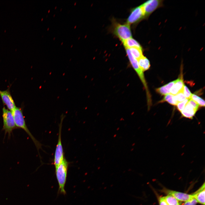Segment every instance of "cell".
Listing matches in <instances>:
<instances>
[{
	"label": "cell",
	"instance_id": "cell-26",
	"mask_svg": "<svg viewBox=\"0 0 205 205\" xmlns=\"http://www.w3.org/2000/svg\"><path fill=\"white\" fill-rule=\"evenodd\" d=\"M134 149L133 148H132L131 149V150H130V151H133L134 150Z\"/></svg>",
	"mask_w": 205,
	"mask_h": 205
},
{
	"label": "cell",
	"instance_id": "cell-10",
	"mask_svg": "<svg viewBox=\"0 0 205 205\" xmlns=\"http://www.w3.org/2000/svg\"><path fill=\"white\" fill-rule=\"evenodd\" d=\"M166 192L168 194L173 196L177 200L181 201H186L194 198L192 194L169 190H166Z\"/></svg>",
	"mask_w": 205,
	"mask_h": 205
},
{
	"label": "cell",
	"instance_id": "cell-25",
	"mask_svg": "<svg viewBox=\"0 0 205 205\" xmlns=\"http://www.w3.org/2000/svg\"><path fill=\"white\" fill-rule=\"evenodd\" d=\"M116 134H114V135L113 137H114V138H115V137H116Z\"/></svg>",
	"mask_w": 205,
	"mask_h": 205
},
{
	"label": "cell",
	"instance_id": "cell-6",
	"mask_svg": "<svg viewBox=\"0 0 205 205\" xmlns=\"http://www.w3.org/2000/svg\"><path fill=\"white\" fill-rule=\"evenodd\" d=\"M162 0H149L142 4L144 13V19H147L151 14L162 6Z\"/></svg>",
	"mask_w": 205,
	"mask_h": 205
},
{
	"label": "cell",
	"instance_id": "cell-4",
	"mask_svg": "<svg viewBox=\"0 0 205 205\" xmlns=\"http://www.w3.org/2000/svg\"><path fill=\"white\" fill-rule=\"evenodd\" d=\"M3 129L5 133L10 135L12 131L17 128L12 112L4 107L3 108Z\"/></svg>",
	"mask_w": 205,
	"mask_h": 205
},
{
	"label": "cell",
	"instance_id": "cell-24",
	"mask_svg": "<svg viewBox=\"0 0 205 205\" xmlns=\"http://www.w3.org/2000/svg\"><path fill=\"white\" fill-rule=\"evenodd\" d=\"M160 205H168L165 199V197H161L159 198Z\"/></svg>",
	"mask_w": 205,
	"mask_h": 205
},
{
	"label": "cell",
	"instance_id": "cell-1",
	"mask_svg": "<svg viewBox=\"0 0 205 205\" xmlns=\"http://www.w3.org/2000/svg\"><path fill=\"white\" fill-rule=\"evenodd\" d=\"M68 163L64 158L62 162L55 167L56 174L59 185V192L64 194H65V189Z\"/></svg>",
	"mask_w": 205,
	"mask_h": 205
},
{
	"label": "cell",
	"instance_id": "cell-34",
	"mask_svg": "<svg viewBox=\"0 0 205 205\" xmlns=\"http://www.w3.org/2000/svg\"><path fill=\"white\" fill-rule=\"evenodd\" d=\"M55 38H54V39Z\"/></svg>",
	"mask_w": 205,
	"mask_h": 205
},
{
	"label": "cell",
	"instance_id": "cell-7",
	"mask_svg": "<svg viewBox=\"0 0 205 205\" xmlns=\"http://www.w3.org/2000/svg\"><path fill=\"white\" fill-rule=\"evenodd\" d=\"M144 19V13L142 5L133 9L127 20L126 23L130 25L136 24Z\"/></svg>",
	"mask_w": 205,
	"mask_h": 205
},
{
	"label": "cell",
	"instance_id": "cell-37",
	"mask_svg": "<svg viewBox=\"0 0 205 205\" xmlns=\"http://www.w3.org/2000/svg\"><path fill=\"white\" fill-rule=\"evenodd\" d=\"M79 38H80V37H79V38L78 39H79Z\"/></svg>",
	"mask_w": 205,
	"mask_h": 205
},
{
	"label": "cell",
	"instance_id": "cell-23",
	"mask_svg": "<svg viewBox=\"0 0 205 205\" xmlns=\"http://www.w3.org/2000/svg\"><path fill=\"white\" fill-rule=\"evenodd\" d=\"M197 202L194 198H193L186 201L184 205H195Z\"/></svg>",
	"mask_w": 205,
	"mask_h": 205
},
{
	"label": "cell",
	"instance_id": "cell-22",
	"mask_svg": "<svg viewBox=\"0 0 205 205\" xmlns=\"http://www.w3.org/2000/svg\"><path fill=\"white\" fill-rule=\"evenodd\" d=\"M183 93L186 99H190L192 94L187 87L185 85L184 87Z\"/></svg>",
	"mask_w": 205,
	"mask_h": 205
},
{
	"label": "cell",
	"instance_id": "cell-18",
	"mask_svg": "<svg viewBox=\"0 0 205 205\" xmlns=\"http://www.w3.org/2000/svg\"><path fill=\"white\" fill-rule=\"evenodd\" d=\"M165 197L166 201L168 205H179L178 201L173 196L168 194Z\"/></svg>",
	"mask_w": 205,
	"mask_h": 205
},
{
	"label": "cell",
	"instance_id": "cell-31",
	"mask_svg": "<svg viewBox=\"0 0 205 205\" xmlns=\"http://www.w3.org/2000/svg\"><path fill=\"white\" fill-rule=\"evenodd\" d=\"M50 11V10H49L48 11V12H49Z\"/></svg>",
	"mask_w": 205,
	"mask_h": 205
},
{
	"label": "cell",
	"instance_id": "cell-8",
	"mask_svg": "<svg viewBox=\"0 0 205 205\" xmlns=\"http://www.w3.org/2000/svg\"><path fill=\"white\" fill-rule=\"evenodd\" d=\"M0 96L3 103L9 110L11 112L16 107L9 89L3 91L0 90Z\"/></svg>",
	"mask_w": 205,
	"mask_h": 205
},
{
	"label": "cell",
	"instance_id": "cell-21",
	"mask_svg": "<svg viewBox=\"0 0 205 205\" xmlns=\"http://www.w3.org/2000/svg\"><path fill=\"white\" fill-rule=\"evenodd\" d=\"M189 99H186L184 101L177 103V108L180 112L184 109Z\"/></svg>",
	"mask_w": 205,
	"mask_h": 205
},
{
	"label": "cell",
	"instance_id": "cell-11",
	"mask_svg": "<svg viewBox=\"0 0 205 205\" xmlns=\"http://www.w3.org/2000/svg\"><path fill=\"white\" fill-rule=\"evenodd\" d=\"M197 111L188 102L184 109L181 112L183 117L192 119Z\"/></svg>",
	"mask_w": 205,
	"mask_h": 205
},
{
	"label": "cell",
	"instance_id": "cell-3",
	"mask_svg": "<svg viewBox=\"0 0 205 205\" xmlns=\"http://www.w3.org/2000/svg\"><path fill=\"white\" fill-rule=\"evenodd\" d=\"M113 32L122 42L132 38L130 25L127 23L121 24L116 22H114Z\"/></svg>",
	"mask_w": 205,
	"mask_h": 205
},
{
	"label": "cell",
	"instance_id": "cell-13",
	"mask_svg": "<svg viewBox=\"0 0 205 205\" xmlns=\"http://www.w3.org/2000/svg\"><path fill=\"white\" fill-rule=\"evenodd\" d=\"M175 80L170 82L165 85L156 89V91L158 93L162 95H165L170 93L171 88L173 85Z\"/></svg>",
	"mask_w": 205,
	"mask_h": 205
},
{
	"label": "cell",
	"instance_id": "cell-16",
	"mask_svg": "<svg viewBox=\"0 0 205 205\" xmlns=\"http://www.w3.org/2000/svg\"><path fill=\"white\" fill-rule=\"evenodd\" d=\"M167 102L173 105H177L178 103L175 101L174 95L169 94L165 95L163 99L159 101L160 102Z\"/></svg>",
	"mask_w": 205,
	"mask_h": 205
},
{
	"label": "cell",
	"instance_id": "cell-15",
	"mask_svg": "<svg viewBox=\"0 0 205 205\" xmlns=\"http://www.w3.org/2000/svg\"><path fill=\"white\" fill-rule=\"evenodd\" d=\"M125 48H130L136 47L142 49L139 43L132 38H128L122 42Z\"/></svg>",
	"mask_w": 205,
	"mask_h": 205
},
{
	"label": "cell",
	"instance_id": "cell-2",
	"mask_svg": "<svg viewBox=\"0 0 205 205\" xmlns=\"http://www.w3.org/2000/svg\"><path fill=\"white\" fill-rule=\"evenodd\" d=\"M11 112L17 127L23 129L28 134L33 141L38 150L41 147V144L34 137L28 129L26 125L21 109L16 107Z\"/></svg>",
	"mask_w": 205,
	"mask_h": 205
},
{
	"label": "cell",
	"instance_id": "cell-32",
	"mask_svg": "<svg viewBox=\"0 0 205 205\" xmlns=\"http://www.w3.org/2000/svg\"><path fill=\"white\" fill-rule=\"evenodd\" d=\"M76 27V26H75V28Z\"/></svg>",
	"mask_w": 205,
	"mask_h": 205
},
{
	"label": "cell",
	"instance_id": "cell-28",
	"mask_svg": "<svg viewBox=\"0 0 205 205\" xmlns=\"http://www.w3.org/2000/svg\"><path fill=\"white\" fill-rule=\"evenodd\" d=\"M119 128L118 127L117 128L116 130H119Z\"/></svg>",
	"mask_w": 205,
	"mask_h": 205
},
{
	"label": "cell",
	"instance_id": "cell-17",
	"mask_svg": "<svg viewBox=\"0 0 205 205\" xmlns=\"http://www.w3.org/2000/svg\"><path fill=\"white\" fill-rule=\"evenodd\" d=\"M129 49L132 56L137 60L144 56L142 49L136 47L131 48Z\"/></svg>",
	"mask_w": 205,
	"mask_h": 205
},
{
	"label": "cell",
	"instance_id": "cell-27",
	"mask_svg": "<svg viewBox=\"0 0 205 205\" xmlns=\"http://www.w3.org/2000/svg\"><path fill=\"white\" fill-rule=\"evenodd\" d=\"M135 145V143H134L133 144H132V146H134V145Z\"/></svg>",
	"mask_w": 205,
	"mask_h": 205
},
{
	"label": "cell",
	"instance_id": "cell-5",
	"mask_svg": "<svg viewBox=\"0 0 205 205\" xmlns=\"http://www.w3.org/2000/svg\"><path fill=\"white\" fill-rule=\"evenodd\" d=\"M62 119L61 120L59 125V136L57 144V145L54 159V164L55 167H57L60 164L63 160L64 153L61 141V132Z\"/></svg>",
	"mask_w": 205,
	"mask_h": 205
},
{
	"label": "cell",
	"instance_id": "cell-29",
	"mask_svg": "<svg viewBox=\"0 0 205 205\" xmlns=\"http://www.w3.org/2000/svg\"><path fill=\"white\" fill-rule=\"evenodd\" d=\"M76 2L75 3L74 5H75V4H76Z\"/></svg>",
	"mask_w": 205,
	"mask_h": 205
},
{
	"label": "cell",
	"instance_id": "cell-9",
	"mask_svg": "<svg viewBox=\"0 0 205 205\" xmlns=\"http://www.w3.org/2000/svg\"><path fill=\"white\" fill-rule=\"evenodd\" d=\"M184 85L182 75L175 80L174 84L170 89V93L175 95L180 92H183Z\"/></svg>",
	"mask_w": 205,
	"mask_h": 205
},
{
	"label": "cell",
	"instance_id": "cell-14",
	"mask_svg": "<svg viewBox=\"0 0 205 205\" xmlns=\"http://www.w3.org/2000/svg\"><path fill=\"white\" fill-rule=\"evenodd\" d=\"M137 60L139 67L143 72L149 69L150 66V62L146 57L143 56Z\"/></svg>",
	"mask_w": 205,
	"mask_h": 205
},
{
	"label": "cell",
	"instance_id": "cell-33",
	"mask_svg": "<svg viewBox=\"0 0 205 205\" xmlns=\"http://www.w3.org/2000/svg\"><path fill=\"white\" fill-rule=\"evenodd\" d=\"M49 28H48V30Z\"/></svg>",
	"mask_w": 205,
	"mask_h": 205
},
{
	"label": "cell",
	"instance_id": "cell-20",
	"mask_svg": "<svg viewBox=\"0 0 205 205\" xmlns=\"http://www.w3.org/2000/svg\"><path fill=\"white\" fill-rule=\"evenodd\" d=\"M174 97L175 101L178 103L182 102L186 99L183 92H181L178 93L177 95H174Z\"/></svg>",
	"mask_w": 205,
	"mask_h": 205
},
{
	"label": "cell",
	"instance_id": "cell-35",
	"mask_svg": "<svg viewBox=\"0 0 205 205\" xmlns=\"http://www.w3.org/2000/svg\"><path fill=\"white\" fill-rule=\"evenodd\" d=\"M56 7H55V9H56Z\"/></svg>",
	"mask_w": 205,
	"mask_h": 205
},
{
	"label": "cell",
	"instance_id": "cell-38",
	"mask_svg": "<svg viewBox=\"0 0 205 205\" xmlns=\"http://www.w3.org/2000/svg\"><path fill=\"white\" fill-rule=\"evenodd\" d=\"M55 15H54V16Z\"/></svg>",
	"mask_w": 205,
	"mask_h": 205
},
{
	"label": "cell",
	"instance_id": "cell-12",
	"mask_svg": "<svg viewBox=\"0 0 205 205\" xmlns=\"http://www.w3.org/2000/svg\"><path fill=\"white\" fill-rule=\"evenodd\" d=\"M205 183L197 191L192 194L193 198L201 204L205 205Z\"/></svg>",
	"mask_w": 205,
	"mask_h": 205
},
{
	"label": "cell",
	"instance_id": "cell-30",
	"mask_svg": "<svg viewBox=\"0 0 205 205\" xmlns=\"http://www.w3.org/2000/svg\"><path fill=\"white\" fill-rule=\"evenodd\" d=\"M99 158H98V160H99Z\"/></svg>",
	"mask_w": 205,
	"mask_h": 205
},
{
	"label": "cell",
	"instance_id": "cell-36",
	"mask_svg": "<svg viewBox=\"0 0 205 205\" xmlns=\"http://www.w3.org/2000/svg\"><path fill=\"white\" fill-rule=\"evenodd\" d=\"M72 46H73V45H72L71 46V47Z\"/></svg>",
	"mask_w": 205,
	"mask_h": 205
},
{
	"label": "cell",
	"instance_id": "cell-19",
	"mask_svg": "<svg viewBox=\"0 0 205 205\" xmlns=\"http://www.w3.org/2000/svg\"><path fill=\"white\" fill-rule=\"evenodd\" d=\"M190 99L195 102L199 106L204 107L205 101L200 97L195 94H192Z\"/></svg>",
	"mask_w": 205,
	"mask_h": 205
}]
</instances>
